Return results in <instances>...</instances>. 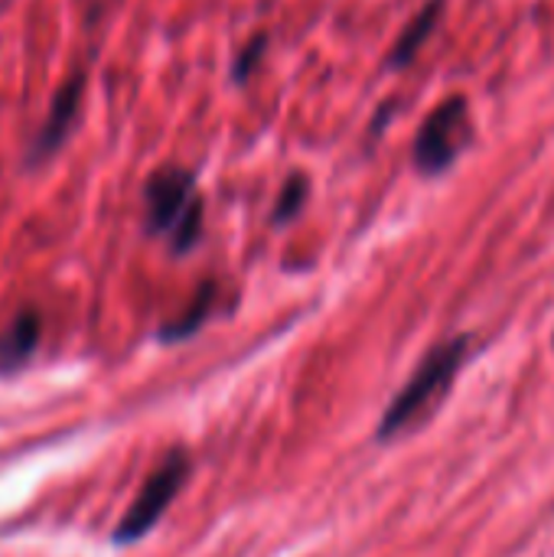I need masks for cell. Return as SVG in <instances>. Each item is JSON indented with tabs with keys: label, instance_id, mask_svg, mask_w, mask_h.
I'll return each mask as SVG.
<instances>
[{
	"label": "cell",
	"instance_id": "obj_1",
	"mask_svg": "<svg viewBox=\"0 0 554 557\" xmlns=\"http://www.w3.org/2000/svg\"><path fill=\"white\" fill-rule=\"evenodd\" d=\"M147 228L153 235H167L176 255L189 251L202 232V199L196 193V180L189 170L163 166L147 180Z\"/></svg>",
	"mask_w": 554,
	"mask_h": 557
},
{
	"label": "cell",
	"instance_id": "obj_2",
	"mask_svg": "<svg viewBox=\"0 0 554 557\" xmlns=\"http://www.w3.org/2000/svg\"><path fill=\"white\" fill-rule=\"evenodd\" d=\"M467 336H457L451 343H441L428 352V359L418 366V372L408 379V385L392 398V405L385 408L382 421H379V437L389 441L395 434H402L405 428H411L418 418H424L438 398L451 388L454 375L460 372L464 359H467Z\"/></svg>",
	"mask_w": 554,
	"mask_h": 557
},
{
	"label": "cell",
	"instance_id": "obj_3",
	"mask_svg": "<svg viewBox=\"0 0 554 557\" xmlns=\"http://www.w3.org/2000/svg\"><path fill=\"white\" fill-rule=\"evenodd\" d=\"M186 476H189V457H186L183 450H173V454L147 476V483H144L140 493L134 496L131 509H127L124 519L118 522L114 542H118V545L140 542V539L163 519V512L170 509V503L180 496Z\"/></svg>",
	"mask_w": 554,
	"mask_h": 557
},
{
	"label": "cell",
	"instance_id": "obj_4",
	"mask_svg": "<svg viewBox=\"0 0 554 557\" xmlns=\"http://www.w3.org/2000/svg\"><path fill=\"white\" fill-rule=\"evenodd\" d=\"M467 140H470V104H467V98L464 95L444 98L428 114V121L421 124V134L415 140L418 170L428 176L444 173L457 160V153Z\"/></svg>",
	"mask_w": 554,
	"mask_h": 557
},
{
	"label": "cell",
	"instance_id": "obj_5",
	"mask_svg": "<svg viewBox=\"0 0 554 557\" xmlns=\"http://www.w3.org/2000/svg\"><path fill=\"white\" fill-rule=\"evenodd\" d=\"M82 91H85V75L82 72L69 75L59 85V91L52 95L49 111H46V117H42V124H39L29 150H26V166H42L69 140V134L75 127V117H78V108H82Z\"/></svg>",
	"mask_w": 554,
	"mask_h": 557
},
{
	"label": "cell",
	"instance_id": "obj_6",
	"mask_svg": "<svg viewBox=\"0 0 554 557\" xmlns=\"http://www.w3.org/2000/svg\"><path fill=\"white\" fill-rule=\"evenodd\" d=\"M441 13H444V0H428V3L421 7V13H415V20H411V23L402 29V36L395 39L392 55H389V65L405 69V65L421 52V46L431 39V33H434Z\"/></svg>",
	"mask_w": 554,
	"mask_h": 557
},
{
	"label": "cell",
	"instance_id": "obj_7",
	"mask_svg": "<svg viewBox=\"0 0 554 557\" xmlns=\"http://www.w3.org/2000/svg\"><path fill=\"white\" fill-rule=\"evenodd\" d=\"M39 343V320L33 310L20 313L0 336V372L20 369Z\"/></svg>",
	"mask_w": 554,
	"mask_h": 557
},
{
	"label": "cell",
	"instance_id": "obj_8",
	"mask_svg": "<svg viewBox=\"0 0 554 557\" xmlns=\"http://www.w3.org/2000/svg\"><path fill=\"white\" fill-rule=\"evenodd\" d=\"M212 304H216V284H202L199 294L193 297L189 310H183V317H176V320L163 330V339H167V343H176V339L193 336V333L206 323V317L212 313Z\"/></svg>",
	"mask_w": 554,
	"mask_h": 557
},
{
	"label": "cell",
	"instance_id": "obj_9",
	"mask_svg": "<svg viewBox=\"0 0 554 557\" xmlns=\"http://www.w3.org/2000/svg\"><path fill=\"white\" fill-rule=\"evenodd\" d=\"M307 193H310V183H307L304 176H291V180L284 183L281 196H278V206H274V222H287V219H294V215L300 212V206H304Z\"/></svg>",
	"mask_w": 554,
	"mask_h": 557
},
{
	"label": "cell",
	"instance_id": "obj_10",
	"mask_svg": "<svg viewBox=\"0 0 554 557\" xmlns=\"http://www.w3.org/2000/svg\"><path fill=\"white\" fill-rule=\"evenodd\" d=\"M264 42H268V36H255L245 49H238V59H235V65H232V75H235V82H245L251 72H255V65H258V59L264 55Z\"/></svg>",
	"mask_w": 554,
	"mask_h": 557
}]
</instances>
